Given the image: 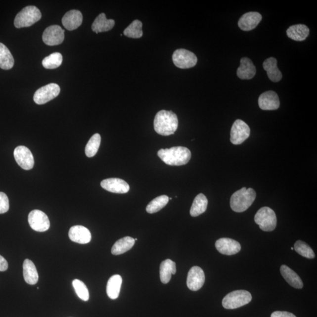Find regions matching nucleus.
Returning <instances> with one entry per match:
<instances>
[{"label":"nucleus","instance_id":"obj_1","mask_svg":"<svg viewBox=\"0 0 317 317\" xmlns=\"http://www.w3.org/2000/svg\"><path fill=\"white\" fill-rule=\"evenodd\" d=\"M153 124L156 133L162 136H169L177 131L178 118L174 112L162 110L157 113Z\"/></svg>","mask_w":317,"mask_h":317},{"label":"nucleus","instance_id":"obj_2","mask_svg":"<svg viewBox=\"0 0 317 317\" xmlns=\"http://www.w3.org/2000/svg\"><path fill=\"white\" fill-rule=\"evenodd\" d=\"M158 155L166 164L182 166L187 164L191 158V152L187 147H172L170 149L159 150Z\"/></svg>","mask_w":317,"mask_h":317},{"label":"nucleus","instance_id":"obj_3","mask_svg":"<svg viewBox=\"0 0 317 317\" xmlns=\"http://www.w3.org/2000/svg\"><path fill=\"white\" fill-rule=\"evenodd\" d=\"M256 191L252 188L243 187L233 194L230 198V207L235 212L241 213L249 209L255 200Z\"/></svg>","mask_w":317,"mask_h":317},{"label":"nucleus","instance_id":"obj_4","mask_svg":"<svg viewBox=\"0 0 317 317\" xmlns=\"http://www.w3.org/2000/svg\"><path fill=\"white\" fill-rule=\"evenodd\" d=\"M42 14L35 6H27L19 12L14 20V26L17 28L28 27L39 21Z\"/></svg>","mask_w":317,"mask_h":317},{"label":"nucleus","instance_id":"obj_5","mask_svg":"<svg viewBox=\"0 0 317 317\" xmlns=\"http://www.w3.org/2000/svg\"><path fill=\"white\" fill-rule=\"evenodd\" d=\"M252 300V294L246 290H236L231 292L224 297L222 305L227 310L240 308L247 305Z\"/></svg>","mask_w":317,"mask_h":317},{"label":"nucleus","instance_id":"obj_6","mask_svg":"<svg viewBox=\"0 0 317 317\" xmlns=\"http://www.w3.org/2000/svg\"><path fill=\"white\" fill-rule=\"evenodd\" d=\"M254 221L260 229L265 231H273L277 226L275 213L269 207H263L259 209L254 217Z\"/></svg>","mask_w":317,"mask_h":317},{"label":"nucleus","instance_id":"obj_7","mask_svg":"<svg viewBox=\"0 0 317 317\" xmlns=\"http://www.w3.org/2000/svg\"><path fill=\"white\" fill-rule=\"evenodd\" d=\"M173 62L179 68L188 69L194 67L197 58L194 53L185 49L176 50L172 56Z\"/></svg>","mask_w":317,"mask_h":317},{"label":"nucleus","instance_id":"obj_8","mask_svg":"<svg viewBox=\"0 0 317 317\" xmlns=\"http://www.w3.org/2000/svg\"><path fill=\"white\" fill-rule=\"evenodd\" d=\"M60 87L58 84L52 83L38 90L34 95V100L38 105L45 103L54 99L60 93Z\"/></svg>","mask_w":317,"mask_h":317},{"label":"nucleus","instance_id":"obj_9","mask_svg":"<svg viewBox=\"0 0 317 317\" xmlns=\"http://www.w3.org/2000/svg\"><path fill=\"white\" fill-rule=\"evenodd\" d=\"M250 129L246 122L237 119L231 127L230 141L234 145H240L249 137Z\"/></svg>","mask_w":317,"mask_h":317},{"label":"nucleus","instance_id":"obj_10","mask_svg":"<svg viewBox=\"0 0 317 317\" xmlns=\"http://www.w3.org/2000/svg\"><path fill=\"white\" fill-rule=\"evenodd\" d=\"M28 223L34 230L45 232L50 227V222L45 213L39 210H34L28 215Z\"/></svg>","mask_w":317,"mask_h":317},{"label":"nucleus","instance_id":"obj_11","mask_svg":"<svg viewBox=\"0 0 317 317\" xmlns=\"http://www.w3.org/2000/svg\"><path fill=\"white\" fill-rule=\"evenodd\" d=\"M64 40V30L59 26L46 28L43 33V40L46 45L54 46L61 45Z\"/></svg>","mask_w":317,"mask_h":317},{"label":"nucleus","instance_id":"obj_12","mask_svg":"<svg viewBox=\"0 0 317 317\" xmlns=\"http://www.w3.org/2000/svg\"><path fill=\"white\" fill-rule=\"evenodd\" d=\"M14 156L18 165L25 170H30L34 165V159L29 149L24 146H19L15 149Z\"/></svg>","mask_w":317,"mask_h":317},{"label":"nucleus","instance_id":"obj_13","mask_svg":"<svg viewBox=\"0 0 317 317\" xmlns=\"http://www.w3.org/2000/svg\"><path fill=\"white\" fill-rule=\"evenodd\" d=\"M205 281V274L203 270L198 266L191 268L188 272L187 286L191 291H198L203 287Z\"/></svg>","mask_w":317,"mask_h":317},{"label":"nucleus","instance_id":"obj_14","mask_svg":"<svg viewBox=\"0 0 317 317\" xmlns=\"http://www.w3.org/2000/svg\"><path fill=\"white\" fill-rule=\"evenodd\" d=\"M216 249L225 255H234L241 250V245L236 240L229 238H219L215 243Z\"/></svg>","mask_w":317,"mask_h":317},{"label":"nucleus","instance_id":"obj_15","mask_svg":"<svg viewBox=\"0 0 317 317\" xmlns=\"http://www.w3.org/2000/svg\"><path fill=\"white\" fill-rule=\"evenodd\" d=\"M100 185L103 189L115 193H127L130 189L128 183L119 178L106 179L101 181Z\"/></svg>","mask_w":317,"mask_h":317},{"label":"nucleus","instance_id":"obj_16","mask_svg":"<svg viewBox=\"0 0 317 317\" xmlns=\"http://www.w3.org/2000/svg\"><path fill=\"white\" fill-rule=\"evenodd\" d=\"M259 106L265 111H272L280 107V99L274 91H270L264 92L258 100Z\"/></svg>","mask_w":317,"mask_h":317},{"label":"nucleus","instance_id":"obj_17","mask_svg":"<svg viewBox=\"0 0 317 317\" xmlns=\"http://www.w3.org/2000/svg\"><path fill=\"white\" fill-rule=\"evenodd\" d=\"M262 20V15L257 12L244 14L238 21V26L241 30L249 31L254 29Z\"/></svg>","mask_w":317,"mask_h":317},{"label":"nucleus","instance_id":"obj_18","mask_svg":"<svg viewBox=\"0 0 317 317\" xmlns=\"http://www.w3.org/2000/svg\"><path fill=\"white\" fill-rule=\"evenodd\" d=\"M69 237L75 243L79 244L89 243L91 240L90 231L83 226H74L69 231Z\"/></svg>","mask_w":317,"mask_h":317},{"label":"nucleus","instance_id":"obj_19","mask_svg":"<svg viewBox=\"0 0 317 317\" xmlns=\"http://www.w3.org/2000/svg\"><path fill=\"white\" fill-rule=\"evenodd\" d=\"M83 17L81 12L78 10H71L64 15L62 19V23L66 29L73 31L77 29L83 23Z\"/></svg>","mask_w":317,"mask_h":317},{"label":"nucleus","instance_id":"obj_20","mask_svg":"<svg viewBox=\"0 0 317 317\" xmlns=\"http://www.w3.org/2000/svg\"><path fill=\"white\" fill-rule=\"evenodd\" d=\"M256 73V67L250 59L245 57L241 59L240 66L237 71L238 78L241 80H251Z\"/></svg>","mask_w":317,"mask_h":317},{"label":"nucleus","instance_id":"obj_21","mask_svg":"<svg viewBox=\"0 0 317 317\" xmlns=\"http://www.w3.org/2000/svg\"><path fill=\"white\" fill-rule=\"evenodd\" d=\"M263 66L270 80L274 83H277L281 80L282 75L277 67V61L275 58L271 57L266 59Z\"/></svg>","mask_w":317,"mask_h":317},{"label":"nucleus","instance_id":"obj_22","mask_svg":"<svg viewBox=\"0 0 317 317\" xmlns=\"http://www.w3.org/2000/svg\"><path fill=\"white\" fill-rule=\"evenodd\" d=\"M177 272V265L171 259L164 260L160 266V278L163 284H168L170 281L172 275Z\"/></svg>","mask_w":317,"mask_h":317},{"label":"nucleus","instance_id":"obj_23","mask_svg":"<svg viewBox=\"0 0 317 317\" xmlns=\"http://www.w3.org/2000/svg\"><path fill=\"white\" fill-rule=\"evenodd\" d=\"M280 272L282 277L291 286L297 289H301L303 287V282L299 275L288 266L282 265L280 268Z\"/></svg>","mask_w":317,"mask_h":317},{"label":"nucleus","instance_id":"obj_24","mask_svg":"<svg viewBox=\"0 0 317 317\" xmlns=\"http://www.w3.org/2000/svg\"><path fill=\"white\" fill-rule=\"evenodd\" d=\"M115 24V22L114 20H108L106 18L105 13H101L93 21L92 30L96 34L106 32L112 29Z\"/></svg>","mask_w":317,"mask_h":317},{"label":"nucleus","instance_id":"obj_25","mask_svg":"<svg viewBox=\"0 0 317 317\" xmlns=\"http://www.w3.org/2000/svg\"><path fill=\"white\" fill-rule=\"evenodd\" d=\"M310 30L306 25L297 24L290 26L287 30V35L296 42H303L309 36Z\"/></svg>","mask_w":317,"mask_h":317},{"label":"nucleus","instance_id":"obj_26","mask_svg":"<svg viewBox=\"0 0 317 317\" xmlns=\"http://www.w3.org/2000/svg\"><path fill=\"white\" fill-rule=\"evenodd\" d=\"M23 275L25 281L28 284L35 285L39 281V274L36 266L29 259L24 260L23 263Z\"/></svg>","mask_w":317,"mask_h":317},{"label":"nucleus","instance_id":"obj_27","mask_svg":"<svg viewBox=\"0 0 317 317\" xmlns=\"http://www.w3.org/2000/svg\"><path fill=\"white\" fill-rule=\"evenodd\" d=\"M122 278L120 275L115 274L110 277L106 285V293L110 299H118L120 293Z\"/></svg>","mask_w":317,"mask_h":317},{"label":"nucleus","instance_id":"obj_28","mask_svg":"<svg viewBox=\"0 0 317 317\" xmlns=\"http://www.w3.org/2000/svg\"><path fill=\"white\" fill-rule=\"evenodd\" d=\"M135 243L136 241L133 237L127 236L122 238L115 242L113 246L111 253L115 256L126 253L134 247Z\"/></svg>","mask_w":317,"mask_h":317},{"label":"nucleus","instance_id":"obj_29","mask_svg":"<svg viewBox=\"0 0 317 317\" xmlns=\"http://www.w3.org/2000/svg\"><path fill=\"white\" fill-rule=\"evenodd\" d=\"M208 200L203 194L200 193L194 198L191 205L190 214L192 217H197L205 213L208 208Z\"/></svg>","mask_w":317,"mask_h":317},{"label":"nucleus","instance_id":"obj_30","mask_svg":"<svg viewBox=\"0 0 317 317\" xmlns=\"http://www.w3.org/2000/svg\"><path fill=\"white\" fill-rule=\"evenodd\" d=\"M14 65V59L7 47L0 43V68L10 70Z\"/></svg>","mask_w":317,"mask_h":317},{"label":"nucleus","instance_id":"obj_31","mask_svg":"<svg viewBox=\"0 0 317 317\" xmlns=\"http://www.w3.org/2000/svg\"><path fill=\"white\" fill-rule=\"evenodd\" d=\"M169 197L166 195H162L156 197L155 199L152 200L148 205H147L146 210V212L150 214L155 213L160 211L169 202Z\"/></svg>","mask_w":317,"mask_h":317},{"label":"nucleus","instance_id":"obj_32","mask_svg":"<svg viewBox=\"0 0 317 317\" xmlns=\"http://www.w3.org/2000/svg\"><path fill=\"white\" fill-rule=\"evenodd\" d=\"M125 36L131 39H140L143 36L142 23L139 20H134L124 31Z\"/></svg>","mask_w":317,"mask_h":317},{"label":"nucleus","instance_id":"obj_33","mask_svg":"<svg viewBox=\"0 0 317 317\" xmlns=\"http://www.w3.org/2000/svg\"><path fill=\"white\" fill-rule=\"evenodd\" d=\"M101 142V137L99 134H94L91 137L86 147V154L89 158H92L98 152Z\"/></svg>","mask_w":317,"mask_h":317},{"label":"nucleus","instance_id":"obj_34","mask_svg":"<svg viewBox=\"0 0 317 317\" xmlns=\"http://www.w3.org/2000/svg\"><path fill=\"white\" fill-rule=\"evenodd\" d=\"M294 249L301 256L307 259H313L315 258V253L308 244L303 241L298 240L294 244Z\"/></svg>","mask_w":317,"mask_h":317},{"label":"nucleus","instance_id":"obj_35","mask_svg":"<svg viewBox=\"0 0 317 317\" xmlns=\"http://www.w3.org/2000/svg\"><path fill=\"white\" fill-rule=\"evenodd\" d=\"M62 62V55L60 53L55 52L44 59L42 64L46 69H55L59 67Z\"/></svg>","mask_w":317,"mask_h":317},{"label":"nucleus","instance_id":"obj_36","mask_svg":"<svg viewBox=\"0 0 317 317\" xmlns=\"http://www.w3.org/2000/svg\"><path fill=\"white\" fill-rule=\"evenodd\" d=\"M73 285L77 296L79 297L82 300L87 301L90 299V294L89 289L86 285L78 279H75L73 281Z\"/></svg>","mask_w":317,"mask_h":317},{"label":"nucleus","instance_id":"obj_37","mask_svg":"<svg viewBox=\"0 0 317 317\" xmlns=\"http://www.w3.org/2000/svg\"><path fill=\"white\" fill-rule=\"evenodd\" d=\"M9 208V200L7 194L4 192H0V214L7 212Z\"/></svg>","mask_w":317,"mask_h":317},{"label":"nucleus","instance_id":"obj_38","mask_svg":"<svg viewBox=\"0 0 317 317\" xmlns=\"http://www.w3.org/2000/svg\"><path fill=\"white\" fill-rule=\"evenodd\" d=\"M271 317H296V316L289 312L277 311L272 314Z\"/></svg>","mask_w":317,"mask_h":317},{"label":"nucleus","instance_id":"obj_39","mask_svg":"<svg viewBox=\"0 0 317 317\" xmlns=\"http://www.w3.org/2000/svg\"><path fill=\"white\" fill-rule=\"evenodd\" d=\"M8 263L4 257L0 255V272H5L8 269Z\"/></svg>","mask_w":317,"mask_h":317},{"label":"nucleus","instance_id":"obj_40","mask_svg":"<svg viewBox=\"0 0 317 317\" xmlns=\"http://www.w3.org/2000/svg\"><path fill=\"white\" fill-rule=\"evenodd\" d=\"M137 238H136V239H135V241H137Z\"/></svg>","mask_w":317,"mask_h":317}]
</instances>
